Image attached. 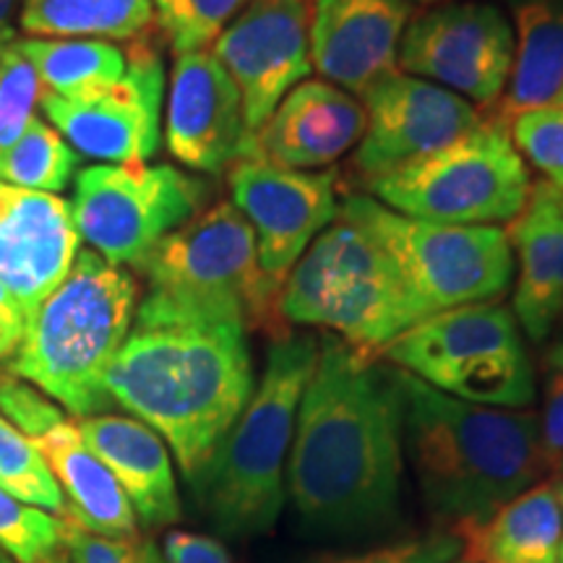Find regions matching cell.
<instances>
[{
    "label": "cell",
    "mask_w": 563,
    "mask_h": 563,
    "mask_svg": "<svg viewBox=\"0 0 563 563\" xmlns=\"http://www.w3.org/2000/svg\"><path fill=\"white\" fill-rule=\"evenodd\" d=\"M402 452L405 412L394 371L323 336L285 475L302 530L321 540H352L397 525Z\"/></svg>",
    "instance_id": "obj_1"
},
{
    "label": "cell",
    "mask_w": 563,
    "mask_h": 563,
    "mask_svg": "<svg viewBox=\"0 0 563 563\" xmlns=\"http://www.w3.org/2000/svg\"><path fill=\"white\" fill-rule=\"evenodd\" d=\"M104 386L112 405L173 449L194 485L256 386L249 329L238 321L133 319Z\"/></svg>",
    "instance_id": "obj_2"
},
{
    "label": "cell",
    "mask_w": 563,
    "mask_h": 563,
    "mask_svg": "<svg viewBox=\"0 0 563 563\" xmlns=\"http://www.w3.org/2000/svg\"><path fill=\"white\" fill-rule=\"evenodd\" d=\"M391 371L415 477L441 527L456 534L475 530L551 473L534 412L462 402Z\"/></svg>",
    "instance_id": "obj_3"
},
{
    "label": "cell",
    "mask_w": 563,
    "mask_h": 563,
    "mask_svg": "<svg viewBox=\"0 0 563 563\" xmlns=\"http://www.w3.org/2000/svg\"><path fill=\"white\" fill-rule=\"evenodd\" d=\"M139 285L123 266L79 251L66 277L26 319L5 371L24 378L76 418L110 410L104 376L136 316Z\"/></svg>",
    "instance_id": "obj_4"
},
{
    "label": "cell",
    "mask_w": 563,
    "mask_h": 563,
    "mask_svg": "<svg viewBox=\"0 0 563 563\" xmlns=\"http://www.w3.org/2000/svg\"><path fill=\"white\" fill-rule=\"evenodd\" d=\"M316 357L319 340L311 334H287L269 344L249 405L191 485L224 538H258L279 522L295 420Z\"/></svg>",
    "instance_id": "obj_5"
},
{
    "label": "cell",
    "mask_w": 563,
    "mask_h": 563,
    "mask_svg": "<svg viewBox=\"0 0 563 563\" xmlns=\"http://www.w3.org/2000/svg\"><path fill=\"white\" fill-rule=\"evenodd\" d=\"M133 269L150 287L133 319L238 321L272 342L290 334L279 313L282 290L264 277L251 224L232 201L199 211Z\"/></svg>",
    "instance_id": "obj_6"
},
{
    "label": "cell",
    "mask_w": 563,
    "mask_h": 563,
    "mask_svg": "<svg viewBox=\"0 0 563 563\" xmlns=\"http://www.w3.org/2000/svg\"><path fill=\"white\" fill-rule=\"evenodd\" d=\"M279 313L287 323L327 329L376 361L418 323L389 253L361 222L344 214L308 245L287 274Z\"/></svg>",
    "instance_id": "obj_7"
},
{
    "label": "cell",
    "mask_w": 563,
    "mask_h": 563,
    "mask_svg": "<svg viewBox=\"0 0 563 563\" xmlns=\"http://www.w3.org/2000/svg\"><path fill=\"white\" fill-rule=\"evenodd\" d=\"M340 214L361 222L384 245L418 323L460 306L498 302L511 290L514 253L504 228L412 220L368 194H350Z\"/></svg>",
    "instance_id": "obj_8"
},
{
    "label": "cell",
    "mask_w": 563,
    "mask_h": 563,
    "mask_svg": "<svg viewBox=\"0 0 563 563\" xmlns=\"http://www.w3.org/2000/svg\"><path fill=\"white\" fill-rule=\"evenodd\" d=\"M378 361L462 402L527 410L534 399L522 329L501 302L435 313L399 334Z\"/></svg>",
    "instance_id": "obj_9"
},
{
    "label": "cell",
    "mask_w": 563,
    "mask_h": 563,
    "mask_svg": "<svg viewBox=\"0 0 563 563\" xmlns=\"http://www.w3.org/2000/svg\"><path fill=\"white\" fill-rule=\"evenodd\" d=\"M373 199L412 220L481 228L509 224L532 191L509 125L485 118L443 150L368 186Z\"/></svg>",
    "instance_id": "obj_10"
},
{
    "label": "cell",
    "mask_w": 563,
    "mask_h": 563,
    "mask_svg": "<svg viewBox=\"0 0 563 563\" xmlns=\"http://www.w3.org/2000/svg\"><path fill=\"white\" fill-rule=\"evenodd\" d=\"M207 199V183L173 165H91L76 173L70 214L79 238L104 262L136 266L203 211Z\"/></svg>",
    "instance_id": "obj_11"
},
{
    "label": "cell",
    "mask_w": 563,
    "mask_h": 563,
    "mask_svg": "<svg viewBox=\"0 0 563 563\" xmlns=\"http://www.w3.org/2000/svg\"><path fill=\"white\" fill-rule=\"evenodd\" d=\"M397 60L405 74L454 91L481 112L493 110L511 74V21L493 3L426 9L407 21Z\"/></svg>",
    "instance_id": "obj_12"
},
{
    "label": "cell",
    "mask_w": 563,
    "mask_h": 563,
    "mask_svg": "<svg viewBox=\"0 0 563 563\" xmlns=\"http://www.w3.org/2000/svg\"><path fill=\"white\" fill-rule=\"evenodd\" d=\"M162 97L165 60L150 32L125 47L121 81L81 100H66L45 91L42 108L76 154L129 165L150 159L159 150Z\"/></svg>",
    "instance_id": "obj_13"
},
{
    "label": "cell",
    "mask_w": 563,
    "mask_h": 563,
    "mask_svg": "<svg viewBox=\"0 0 563 563\" xmlns=\"http://www.w3.org/2000/svg\"><path fill=\"white\" fill-rule=\"evenodd\" d=\"M313 0H251L214 42V58L241 91L249 141L311 76Z\"/></svg>",
    "instance_id": "obj_14"
},
{
    "label": "cell",
    "mask_w": 563,
    "mask_h": 563,
    "mask_svg": "<svg viewBox=\"0 0 563 563\" xmlns=\"http://www.w3.org/2000/svg\"><path fill=\"white\" fill-rule=\"evenodd\" d=\"M235 207L256 238L258 266L274 287L300 262L316 238L340 217L336 173H300L258 159H238L228 170Z\"/></svg>",
    "instance_id": "obj_15"
},
{
    "label": "cell",
    "mask_w": 563,
    "mask_h": 563,
    "mask_svg": "<svg viewBox=\"0 0 563 563\" xmlns=\"http://www.w3.org/2000/svg\"><path fill=\"white\" fill-rule=\"evenodd\" d=\"M363 108L365 131L352 170L365 186L443 150L483 121V112L460 95L402 70L365 91Z\"/></svg>",
    "instance_id": "obj_16"
},
{
    "label": "cell",
    "mask_w": 563,
    "mask_h": 563,
    "mask_svg": "<svg viewBox=\"0 0 563 563\" xmlns=\"http://www.w3.org/2000/svg\"><path fill=\"white\" fill-rule=\"evenodd\" d=\"M165 144L196 173H228L249 152L241 91L211 51L175 58L167 95Z\"/></svg>",
    "instance_id": "obj_17"
},
{
    "label": "cell",
    "mask_w": 563,
    "mask_h": 563,
    "mask_svg": "<svg viewBox=\"0 0 563 563\" xmlns=\"http://www.w3.org/2000/svg\"><path fill=\"white\" fill-rule=\"evenodd\" d=\"M412 9L402 0H313L311 66L350 95L363 97L399 74Z\"/></svg>",
    "instance_id": "obj_18"
},
{
    "label": "cell",
    "mask_w": 563,
    "mask_h": 563,
    "mask_svg": "<svg viewBox=\"0 0 563 563\" xmlns=\"http://www.w3.org/2000/svg\"><path fill=\"white\" fill-rule=\"evenodd\" d=\"M79 253L70 203L0 183V282L26 319L60 285Z\"/></svg>",
    "instance_id": "obj_19"
},
{
    "label": "cell",
    "mask_w": 563,
    "mask_h": 563,
    "mask_svg": "<svg viewBox=\"0 0 563 563\" xmlns=\"http://www.w3.org/2000/svg\"><path fill=\"white\" fill-rule=\"evenodd\" d=\"M363 131L365 108L355 95L323 79H306L253 133L243 159L316 173L355 150Z\"/></svg>",
    "instance_id": "obj_20"
},
{
    "label": "cell",
    "mask_w": 563,
    "mask_h": 563,
    "mask_svg": "<svg viewBox=\"0 0 563 563\" xmlns=\"http://www.w3.org/2000/svg\"><path fill=\"white\" fill-rule=\"evenodd\" d=\"M563 194L551 183H532L525 209L506 224L514 253V319L543 342L563 316Z\"/></svg>",
    "instance_id": "obj_21"
},
{
    "label": "cell",
    "mask_w": 563,
    "mask_h": 563,
    "mask_svg": "<svg viewBox=\"0 0 563 563\" xmlns=\"http://www.w3.org/2000/svg\"><path fill=\"white\" fill-rule=\"evenodd\" d=\"M76 428L123 488L139 525L159 530L180 522L183 506L170 452L150 426L136 418L104 412L79 418Z\"/></svg>",
    "instance_id": "obj_22"
},
{
    "label": "cell",
    "mask_w": 563,
    "mask_h": 563,
    "mask_svg": "<svg viewBox=\"0 0 563 563\" xmlns=\"http://www.w3.org/2000/svg\"><path fill=\"white\" fill-rule=\"evenodd\" d=\"M66 498L63 517L104 538H139V519L104 462L84 443L76 422L32 441Z\"/></svg>",
    "instance_id": "obj_23"
},
{
    "label": "cell",
    "mask_w": 563,
    "mask_h": 563,
    "mask_svg": "<svg viewBox=\"0 0 563 563\" xmlns=\"http://www.w3.org/2000/svg\"><path fill=\"white\" fill-rule=\"evenodd\" d=\"M514 63L504 97L485 118L509 125L522 112L553 104L563 89V0H506Z\"/></svg>",
    "instance_id": "obj_24"
},
{
    "label": "cell",
    "mask_w": 563,
    "mask_h": 563,
    "mask_svg": "<svg viewBox=\"0 0 563 563\" xmlns=\"http://www.w3.org/2000/svg\"><path fill=\"white\" fill-rule=\"evenodd\" d=\"M561 532L555 481H540L460 540L470 563H559Z\"/></svg>",
    "instance_id": "obj_25"
},
{
    "label": "cell",
    "mask_w": 563,
    "mask_h": 563,
    "mask_svg": "<svg viewBox=\"0 0 563 563\" xmlns=\"http://www.w3.org/2000/svg\"><path fill=\"white\" fill-rule=\"evenodd\" d=\"M19 26L32 37L133 42L152 32V0H24Z\"/></svg>",
    "instance_id": "obj_26"
},
{
    "label": "cell",
    "mask_w": 563,
    "mask_h": 563,
    "mask_svg": "<svg viewBox=\"0 0 563 563\" xmlns=\"http://www.w3.org/2000/svg\"><path fill=\"white\" fill-rule=\"evenodd\" d=\"M37 68L47 95L81 100L112 87L125 74V51L104 40H16Z\"/></svg>",
    "instance_id": "obj_27"
},
{
    "label": "cell",
    "mask_w": 563,
    "mask_h": 563,
    "mask_svg": "<svg viewBox=\"0 0 563 563\" xmlns=\"http://www.w3.org/2000/svg\"><path fill=\"white\" fill-rule=\"evenodd\" d=\"M79 154L53 125L34 118L9 152L0 154V183L40 194H60L74 180Z\"/></svg>",
    "instance_id": "obj_28"
},
{
    "label": "cell",
    "mask_w": 563,
    "mask_h": 563,
    "mask_svg": "<svg viewBox=\"0 0 563 563\" xmlns=\"http://www.w3.org/2000/svg\"><path fill=\"white\" fill-rule=\"evenodd\" d=\"M0 488L16 501L63 517L66 498L37 446L0 418Z\"/></svg>",
    "instance_id": "obj_29"
},
{
    "label": "cell",
    "mask_w": 563,
    "mask_h": 563,
    "mask_svg": "<svg viewBox=\"0 0 563 563\" xmlns=\"http://www.w3.org/2000/svg\"><path fill=\"white\" fill-rule=\"evenodd\" d=\"M251 0H152L154 24L175 55L214 45Z\"/></svg>",
    "instance_id": "obj_30"
},
{
    "label": "cell",
    "mask_w": 563,
    "mask_h": 563,
    "mask_svg": "<svg viewBox=\"0 0 563 563\" xmlns=\"http://www.w3.org/2000/svg\"><path fill=\"white\" fill-rule=\"evenodd\" d=\"M42 84L34 63L19 42L0 53V154H5L30 129L42 102Z\"/></svg>",
    "instance_id": "obj_31"
},
{
    "label": "cell",
    "mask_w": 563,
    "mask_h": 563,
    "mask_svg": "<svg viewBox=\"0 0 563 563\" xmlns=\"http://www.w3.org/2000/svg\"><path fill=\"white\" fill-rule=\"evenodd\" d=\"M60 543V517L21 504L0 488V548L13 561L51 563Z\"/></svg>",
    "instance_id": "obj_32"
},
{
    "label": "cell",
    "mask_w": 563,
    "mask_h": 563,
    "mask_svg": "<svg viewBox=\"0 0 563 563\" xmlns=\"http://www.w3.org/2000/svg\"><path fill=\"white\" fill-rule=\"evenodd\" d=\"M509 133L522 159L563 194V104L522 112L509 123Z\"/></svg>",
    "instance_id": "obj_33"
},
{
    "label": "cell",
    "mask_w": 563,
    "mask_h": 563,
    "mask_svg": "<svg viewBox=\"0 0 563 563\" xmlns=\"http://www.w3.org/2000/svg\"><path fill=\"white\" fill-rule=\"evenodd\" d=\"M460 534L435 527V530L407 534L402 540L371 545L355 553H319L311 563H452L460 559Z\"/></svg>",
    "instance_id": "obj_34"
},
{
    "label": "cell",
    "mask_w": 563,
    "mask_h": 563,
    "mask_svg": "<svg viewBox=\"0 0 563 563\" xmlns=\"http://www.w3.org/2000/svg\"><path fill=\"white\" fill-rule=\"evenodd\" d=\"M0 418L30 441L42 439L60 422H66L60 405L51 402L37 386L11 376V373L0 376Z\"/></svg>",
    "instance_id": "obj_35"
},
{
    "label": "cell",
    "mask_w": 563,
    "mask_h": 563,
    "mask_svg": "<svg viewBox=\"0 0 563 563\" xmlns=\"http://www.w3.org/2000/svg\"><path fill=\"white\" fill-rule=\"evenodd\" d=\"M60 540L70 563H162L154 543L141 538H104L60 517Z\"/></svg>",
    "instance_id": "obj_36"
},
{
    "label": "cell",
    "mask_w": 563,
    "mask_h": 563,
    "mask_svg": "<svg viewBox=\"0 0 563 563\" xmlns=\"http://www.w3.org/2000/svg\"><path fill=\"white\" fill-rule=\"evenodd\" d=\"M540 420V449H543L548 470L563 464V373L548 368L545 376V405Z\"/></svg>",
    "instance_id": "obj_37"
},
{
    "label": "cell",
    "mask_w": 563,
    "mask_h": 563,
    "mask_svg": "<svg viewBox=\"0 0 563 563\" xmlns=\"http://www.w3.org/2000/svg\"><path fill=\"white\" fill-rule=\"evenodd\" d=\"M162 561L165 563H232L222 540L211 534L173 530L162 543Z\"/></svg>",
    "instance_id": "obj_38"
},
{
    "label": "cell",
    "mask_w": 563,
    "mask_h": 563,
    "mask_svg": "<svg viewBox=\"0 0 563 563\" xmlns=\"http://www.w3.org/2000/svg\"><path fill=\"white\" fill-rule=\"evenodd\" d=\"M26 329V313L21 302L13 298L9 287L0 282V363L9 365V361L16 355L21 336Z\"/></svg>",
    "instance_id": "obj_39"
},
{
    "label": "cell",
    "mask_w": 563,
    "mask_h": 563,
    "mask_svg": "<svg viewBox=\"0 0 563 563\" xmlns=\"http://www.w3.org/2000/svg\"><path fill=\"white\" fill-rule=\"evenodd\" d=\"M21 0H0V53L16 42Z\"/></svg>",
    "instance_id": "obj_40"
},
{
    "label": "cell",
    "mask_w": 563,
    "mask_h": 563,
    "mask_svg": "<svg viewBox=\"0 0 563 563\" xmlns=\"http://www.w3.org/2000/svg\"><path fill=\"white\" fill-rule=\"evenodd\" d=\"M545 363H548V368L563 373V342L555 344V347H553L551 352H548Z\"/></svg>",
    "instance_id": "obj_41"
},
{
    "label": "cell",
    "mask_w": 563,
    "mask_h": 563,
    "mask_svg": "<svg viewBox=\"0 0 563 563\" xmlns=\"http://www.w3.org/2000/svg\"><path fill=\"white\" fill-rule=\"evenodd\" d=\"M402 3H407L415 11V9H418V5H422V9H435V5L456 3V0H402Z\"/></svg>",
    "instance_id": "obj_42"
},
{
    "label": "cell",
    "mask_w": 563,
    "mask_h": 563,
    "mask_svg": "<svg viewBox=\"0 0 563 563\" xmlns=\"http://www.w3.org/2000/svg\"><path fill=\"white\" fill-rule=\"evenodd\" d=\"M555 493H559V504H561V514H563V481H555ZM559 563H563V532H561V553H559Z\"/></svg>",
    "instance_id": "obj_43"
},
{
    "label": "cell",
    "mask_w": 563,
    "mask_h": 563,
    "mask_svg": "<svg viewBox=\"0 0 563 563\" xmlns=\"http://www.w3.org/2000/svg\"><path fill=\"white\" fill-rule=\"evenodd\" d=\"M51 563H70V561H68V555H60V553H58Z\"/></svg>",
    "instance_id": "obj_44"
},
{
    "label": "cell",
    "mask_w": 563,
    "mask_h": 563,
    "mask_svg": "<svg viewBox=\"0 0 563 563\" xmlns=\"http://www.w3.org/2000/svg\"><path fill=\"white\" fill-rule=\"evenodd\" d=\"M553 104H563V89L559 91V97H555V102Z\"/></svg>",
    "instance_id": "obj_45"
},
{
    "label": "cell",
    "mask_w": 563,
    "mask_h": 563,
    "mask_svg": "<svg viewBox=\"0 0 563 563\" xmlns=\"http://www.w3.org/2000/svg\"><path fill=\"white\" fill-rule=\"evenodd\" d=\"M0 563H16V561H13L11 555H3V559H0Z\"/></svg>",
    "instance_id": "obj_46"
},
{
    "label": "cell",
    "mask_w": 563,
    "mask_h": 563,
    "mask_svg": "<svg viewBox=\"0 0 563 563\" xmlns=\"http://www.w3.org/2000/svg\"><path fill=\"white\" fill-rule=\"evenodd\" d=\"M3 555H9V553H5V551H3V548H0V559H3Z\"/></svg>",
    "instance_id": "obj_47"
},
{
    "label": "cell",
    "mask_w": 563,
    "mask_h": 563,
    "mask_svg": "<svg viewBox=\"0 0 563 563\" xmlns=\"http://www.w3.org/2000/svg\"><path fill=\"white\" fill-rule=\"evenodd\" d=\"M452 563H470V561H464V559H462V561H452Z\"/></svg>",
    "instance_id": "obj_48"
},
{
    "label": "cell",
    "mask_w": 563,
    "mask_h": 563,
    "mask_svg": "<svg viewBox=\"0 0 563 563\" xmlns=\"http://www.w3.org/2000/svg\"><path fill=\"white\" fill-rule=\"evenodd\" d=\"M559 473H561V475H563V464H561V467H559Z\"/></svg>",
    "instance_id": "obj_49"
},
{
    "label": "cell",
    "mask_w": 563,
    "mask_h": 563,
    "mask_svg": "<svg viewBox=\"0 0 563 563\" xmlns=\"http://www.w3.org/2000/svg\"><path fill=\"white\" fill-rule=\"evenodd\" d=\"M561 203H563V199H561Z\"/></svg>",
    "instance_id": "obj_50"
},
{
    "label": "cell",
    "mask_w": 563,
    "mask_h": 563,
    "mask_svg": "<svg viewBox=\"0 0 563 563\" xmlns=\"http://www.w3.org/2000/svg\"><path fill=\"white\" fill-rule=\"evenodd\" d=\"M162 563H165V561H162Z\"/></svg>",
    "instance_id": "obj_51"
}]
</instances>
